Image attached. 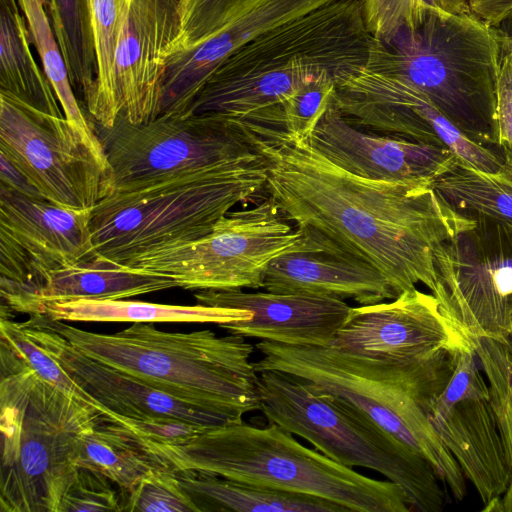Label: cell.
Here are the masks:
<instances>
[{
    "label": "cell",
    "instance_id": "cell-39",
    "mask_svg": "<svg viewBox=\"0 0 512 512\" xmlns=\"http://www.w3.org/2000/svg\"><path fill=\"white\" fill-rule=\"evenodd\" d=\"M140 438L160 444H179L207 428L173 417L132 419L124 425Z\"/></svg>",
    "mask_w": 512,
    "mask_h": 512
},
{
    "label": "cell",
    "instance_id": "cell-36",
    "mask_svg": "<svg viewBox=\"0 0 512 512\" xmlns=\"http://www.w3.org/2000/svg\"><path fill=\"white\" fill-rule=\"evenodd\" d=\"M335 91V80L316 77L281 104L282 123L289 132L307 137L312 133Z\"/></svg>",
    "mask_w": 512,
    "mask_h": 512
},
{
    "label": "cell",
    "instance_id": "cell-23",
    "mask_svg": "<svg viewBox=\"0 0 512 512\" xmlns=\"http://www.w3.org/2000/svg\"><path fill=\"white\" fill-rule=\"evenodd\" d=\"M174 287L170 278L139 272L96 254L53 271L35 296L31 315L40 314L42 304L50 301L118 300Z\"/></svg>",
    "mask_w": 512,
    "mask_h": 512
},
{
    "label": "cell",
    "instance_id": "cell-42",
    "mask_svg": "<svg viewBox=\"0 0 512 512\" xmlns=\"http://www.w3.org/2000/svg\"><path fill=\"white\" fill-rule=\"evenodd\" d=\"M494 27L512 37V10Z\"/></svg>",
    "mask_w": 512,
    "mask_h": 512
},
{
    "label": "cell",
    "instance_id": "cell-32",
    "mask_svg": "<svg viewBox=\"0 0 512 512\" xmlns=\"http://www.w3.org/2000/svg\"><path fill=\"white\" fill-rule=\"evenodd\" d=\"M487 379L491 404L512 467V351L490 338L471 339Z\"/></svg>",
    "mask_w": 512,
    "mask_h": 512
},
{
    "label": "cell",
    "instance_id": "cell-34",
    "mask_svg": "<svg viewBox=\"0 0 512 512\" xmlns=\"http://www.w3.org/2000/svg\"><path fill=\"white\" fill-rule=\"evenodd\" d=\"M0 343L12 350L25 364L39 376L63 392L83 401L100 411L111 422L115 417L80 388L59 366L56 360L40 348L22 329L19 322L1 316Z\"/></svg>",
    "mask_w": 512,
    "mask_h": 512
},
{
    "label": "cell",
    "instance_id": "cell-41",
    "mask_svg": "<svg viewBox=\"0 0 512 512\" xmlns=\"http://www.w3.org/2000/svg\"><path fill=\"white\" fill-rule=\"evenodd\" d=\"M503 495L499 500V512H512V477Z\"/></svg>",
    "mask_w": 512,
    "mask_h": 512
},
{
    "label": "cell",
    "instance_id": "cell-40",
    "mask_svg": "<svg viewBox=\"0 0 512 512\" xmlns=\"http://www.w3.org/2000/svg\"><path fill=\"white\" fill-rule=\"evenodd\" d=\"M470 0H435L436 7L449 13L470 12Z\"/></svg>",
    "mask_w": 512,
    "mask_h": 512
},
{
    "label": "cell",
    "instance_id": "cell-28",
    "mask_svg": "<svg viewBox=\"0 0 512 512\" xmlns=\"http://www.w3.org/2000/svg\"><path fill=\"white\" fill-rule=\"evenodd\" d=\"M431 187L455 211L512 228V181L501 173H485L457 160Z\"/></svg>",
    "mask_w": 512,
    "mask_h": 512
},
{
    "label": "cell",
    "instance_id": "cell-18",
    "mask_svg": "<svg viewBox=\"0 0 512 512\" xmlns=\"http://www.w3.org/2000/svg\"><path fill=\"white\" fill-rule=\"evenodd\" d=\"M182 0H130L118 39L101 122L147 123L160 114L166 63L181 32ZM96 124V123H95Z\"/></svg>",
    "mask_w": 512,
    "mask_h": 512
},
{
    "label": "cell",
    "instance_id": "cell-44",
    "mask_svg": "<svg viewBox=\"0 0 512 512\" xmlns=\"http://www.w3.org/2000/svg\"><path fill=\"white\" fill-rule=\"evenodd\" d=\"M42 1H43V3H44L45 7H47V5H48V1H49V0H42Z\"/></svg>",
    "mask_w": 512,
    "mask_h": 512
},
{
    "label": "cell",
    "instance_id": "cell-4",
    "mask_svg": "<svg viewBox=\"0 0 512 512\" xmlns=\"http://www.w3.org/2000/svg\"><path fill=\"white\" fill-rule=\"evenodd\" d=\"M0 360V511L60 512L80 469L84 438L109 420L1 343Z\"/></svg>",
    "mask_w": 512,
    "mask_h": 512
},
{
    "label": "cell",
    "instance_id": "cell-7",
    "mask_svg": "<svg viewBox=\"0 0 512 512\" xmlns=\"http://www.w3.org/2000/svg\"><path fill=\"white\" fill-rule=\"evenodd\" d=\"M262 355L253 362L259 373L281 372L318 394L338 398L424 456L453 496H466L465 476L432 425L427 406L448 383L452 372L438 368L418 374L381 370L331 346L286 345L260 340Z\"/></svg>",
    "mask_w": 512,
    "mask_h": 512
},
{
    "label": "cell",
    "instance_id": "cell-3",
    "mask_svg": "<svg viewBox=\"0 0 512 512\" xmlns=\"http://www.w3.org/2000/svg\"><path fill=\"white\" fill-rule=\"evenodd\" d=\"M48 324L85 355L133 376L226 423L260 409L254 346L238 334L209 329L165 332L134 323L114 334L83 330L46 316Z\"/></svg>",
    "mask_w": 512,
    "mask_h": 512
},
{
    "label": "cell",
    "instance_id": "cell-19",
    "mask_svg": "<svg viewBox=\"0 0 512 512\" xmlns=\"http://www.w3.org/2000/svg\"><path fill=\"white\" fill-rule=\"evenodd\" d=\"M305 138L337 166L375 180L431 184L459 160L443 146L357 128L341 113L333 96Z\"/></svg>",
    "mask_w": 512,
    "mask_h": 512
},
{
    "label": "cell",
    "instance_id": "cell-31",
    "mask_svg": "<svg viewBox=\"0 0 512 512\" xmlns=\"http://www.w3.org/2000/svg\"><path fill=\"white\" fill-rule=\"evenodd\" d=\"M88 2L97 74L93 90L84 101V106L91 120L99 124L107 106L116 47L130 0H88Z\"/></svg>",
    "mask_w": 512,
    "mask_h": 512
},
{
    "label": "cell",
    "instance_id": "cell-26",
    "mask_svg": "<svg viewBox=\"0 0 512 512\" xmlns=\"http://www.w3.org/2000/svg\"><path fill=\"white\" fill-rule=\"evenodd\" d=\"M18 0H0V91L50 115L63 117L56 93L31 51Z\"/></svg>",
    "mask_w": 512,
    "mask_h": 512
},
{
    "label": "cell",
    "instance_id": "cell-15",
    "mask_svg": "<svg viewBox=\"0 0 512 512\" xmlns=\"http://www.w3.org/2000/svg\"><path fill=\"white\" fill-rule=\"evenodd\" d=\"M469 341L433 294L414 288L390 302L352 308L330 346L384 371L414 374L440 365Z\"/></svg>",
    "mask_w": 512,
    "mask_h": 512
},
{
    "label": "cell",
    "instance_id": "cell-20",
    "mask_svg": "<svg viewBox=\"0 0 512 512\" xmlns=\"http://www.w3.org/2000/svg\"><path fill=\"white\" fill-rule=\"evenodd\" d=\"M19 323L80 388L115 417L116 423L126 425L132 419L173 417L205 427L226 425L208 412L85 355L57 333L44 314L31 315Z\"/></svg>",
    "mask_w": 512,
    "mask_h": 512
},
{
    "label": "cell",
    "instance_id": "cell-14",
    "mask_svg": "<svg viewBox=\"0 0 512 512\" xmlns=\"http://www.w3.org/2000/svg\"><path fill=\"white\" fill-rule=\"evenodd\" d=\"M435 252L444 315L470 339L512 332V228L481 215Z\"/></svg>",
    "mask_w": 512,
    "mask_h": 512
},
{
    "label": "cell",
    "instance_id": "cell-35",
    "mask_svg": "<svg viewBox=\"0 0 512 512\" xmlns=\"http://www.w3.org/2000/svg\"><path fill=\"white\" fill-rule=\"evenodd\" d=\"M121 495L123 511L199 512L179 483L174 469L151 473Z\"/></svg>",
    "mask_w": 512,
    "mask_h": 512
},
{
    "label": "cell",
    "instance_id": "cell-33",
    "mask_svg": "<svg viewBox=\"0 0 512 512\" xmlns=\"http://www.w3.org/2000/svg\"><path fill=\"white\" fill-rule=\"evenodd\" d=\"M270 0H182L174 51L191 48Z\"/></svg>",
    "mask_w": 512,
    "mask_h": 512
},
{
    "label": "cell",
    "instance_id": "cell-22",
    "mask_svg": "<svg viewBox=\"0 0 512 512\" xmlns=\"http://www.w3.org/2000/svg\"><path fill=\"white\" fill-rule=\"evenodd\" d=\"M263 288L271 293L352 299L361 305L397 297L389 280L376 267L318 243L274 258L266 268Z\"/></svg>",
    "mask_w": 512,
    "mask_h": 512
},
{
    "label": "cell",
    "instance_id": "cell-11",
    "mask_svg": "<svg viewBox=\"0 0 512 512\" xmlns=\"http://www.w3.org/2000/svg\"><path fill=\"white\" fill-rule=\"evenodd\" d=\"M315 245L268 197L228 212L199 239L149 251L124 265L170 278L188 290L259 289L274 258Z\"/></svg>",
    "mask_w": 512,
    "mask_h": 512
},
{
    "label": "cell",
    "instance_id": "cell-27",
    "mask_svg": "<svg viewBox=\"0 0 512 512\" xmlns=\"http://www.w3.org/2000/svg\"><path fill=\"white\" fill-rule=\"evenodd\" d=\"M79 466L101 473L121 493L151 473L173 469L133 431L107 420L84 438Z\"/></svg>",
    "mask_w": 512,
    "mask_h": 512
},
{
    "label": "cell",
    "instance_id": "cell-5",
    "mask_svg": "<svg viewBox=\"0 0 512 512\" xmlns=\"http://www.w3.org/2000/svg\"><path fill=\"white\" fill-rule=\"evenodd\" d=\"M275 423L207 428L179 444L144 440L174 470H194L327 500L345 511L410 512L405 492L298 442Z\"/></svg>",
    "mask_w": 512,
    "mask_h": 512
},
{
    "label": "cell",
    "instance_id": "cell-1",
    "mask_svg": "<svg viewBox=\"0 0 512 512\" xmlns=\"http://www.w3.org/2000/svg\"><path fill=\"white\" fill-rule=\"evenodd\" d=\"M265 161L268 197L286 220L320 245L366 261L396 295L438 290L435 252L474 223L428 183L375 180L337 166L282 120L243 119Z\"/></svg>",
    "mask_w": 512,
    "mask_h": 512
},
{
    "label": "cell",
    "instance_id": "cell-9",
    "mask_svg": "<svg viewBox=\"0 0 512 512\" xmlns=\"http://www.w3.org/2000/svg\"><path fill=\"white\" fill-rule=\"evenodd\" d=\"M259 393V410L269 423L338 463L381 473L405 492L411 511H443L445 494L431 463L363 412L274 370L259 372Z\"/></svg>",
    "mask_w": 512,
    "mask_h": 512
},
{
    "label": "cell",
    "instance_id": "cell-10",
    "mask_svg": "<svg viewBox=\"0 0 512 512\" xmlns=\"http://www.w3.org/2000/svg\"><path fill=\"white\" fill-rule=\"evenodd\" d=\"M111 171V193L139 190L259 161L243 119L221 113L159 115L133 124L94 123Z\"/></svg>",
    "mask_w": 512,
    "mask_h": 512
},
{
    "label": "cell",
    "instance_id": "cell-38",
    "mask_svg": "<svg viewBox=\"0 0 512 512\" xmlns=\"http://www.w3.org/2000/svg\"><path fill=\"white\" fill-rule=\"evenodd\" d=\"M99 472L80 468L60 512L123 511L121 491Z\"/></svg>",
    "mask_w": 512,
    "mask_h": 512
},
{
    "label": "cell",
    "instance_id": "cell-29",
    "mask_svg": "<svg viewBox=\"0 0 512 512\" xmlns=\"http://www.w3.org/2000/svg\"><path fill=\"white\" fill-rule=\"evenodd\" d=\"M18 3L27 21L31 43L38 53L42 68L56 93L65 118L99 155L106 158L94 122L76 98L43 1L18 0Z\"/></svg>",
    "mask_w": 512,
    "mask_h": 512
},
{
    "label": "cell",
    "instance_id": "cell-16",
    "mask_svg": "<svg viewBox=\"0 0 512 512\" xmlns=\"http://www.w3.org/2000/svg\"><path fill=\"white\" fill-rule=\"evenodd\" d=\"M341 113L359 129L443 146L465 165L501 173L503 156L470 140L414 85L362 68L337 81Z\"/></svg>",
    "mask_w": 512,
    "mask_h": 512
},
{
    "label": "cell",
    "instance_id": "cell-30",
    "mask_svg": "<svg viewBox=\"0 0 512 512\" xmlns=\"http://www.w3.org/2000/svg\"><path fill=\"white\" fill-rule=\"evenodd\" d=\"M49 20L75 94L83 103L93 90L97 60L88 0H49Z\"/></svg>",
    "mask_w": 512,
    "mask_h": 512
},
{
    "label": "cell",
    "instance_id": "cell-2",
    "mask_svg": "<svg viewBox=\"0 0 512 512\" xmlns=\"http://www.w3.org/2000/svg\"><path fill=\"white\" fill-rule=\"evenodd\" d=\"M374 38L363 0H335L266 31L229 56L185 114L251 118L281 106L308 81L335 83L366 67Z\"/></svg>",
    "mask_w": 512,
    "mask_h": 512
},
{
    "label": "cell",
    "instance_id": "cell-25",
    "mask_svg": "<svg viewBox=\"0 0 512 512\" xmlns=\"http://www.w3.org/2000/svg\"><path fill=\"white\" fill-rule=\"evenodd\" d=\"M191 499L204 511L344 512L327 500L273 490L194 470H175Z\"/></svg>",
    "mask_w": 512,
    "mask_h": 512
},
{
    "label": "cell",
    "instance_id": "cell-6",
    "mask_svg": "<svg viewBox=\"0 0 512 512\" xmlns=\"http://www.w3.org/2000/svg\"><path fill=\"white\" fill-rule=\"evenodd\" d=\"M496 27L473 14L430 8L413 29L373 41L365 69L404 80L424 92L470 140L497 145Z\"/></svg>",
    "mask_w": 512,
    "mask_h": 512
},
{
    "label": "cell",
    "instance_id": "cell-37",
    "mask_svg": "<svg viewBox=\"0 0 512 512\" xmlns=\"http://www.w3.org/2000/svg\"><path fill=\"white\" fill-rule=\"evenodd\" d=\"M496 76L497 145L503 154L501 174L512 181V37L499 29Z\"/></svg>",
    "mask_w": 512,
    "mask_h": 512
},
{
    "label": "cell",
    "instance_id": "cell-13",
    "mask_svg": "<svg viewBox=\"0 0 512 512\" xmlns=\"http://www.w3.org/2000/svg\"><path fill=\"white\" fill-rule=\"evenodd\" d=\"M0 156L43 197L92 210L111 192V171L65 118L37 110L0 91Z\"/></svg>",
    "mask_w": 512,
    "mask_h": 512
},
{
    "label": "cell",
    "instance_id": "cell-43",
    "mask_svg": "<svg viewBox=\"0 0 512 512\" xmlns=\"http://www.w3.org/2000/svg\"><path fill=\"white\" fill-rule=\"evenodd\" d=\"M505 344L512 351V332L506 337Z\"/></svg>",
    "mask_w": 512,
    "mask_h": 512
},
{
    "label": "cell",
    "instance_id": "cell-8",
    "mask_svg": "<svg viewBox=\"0 0 512 512\" xmlns=\"http://www.w3.org/2000/svg\"><path fill=\"white\" fill-rule=\"evenodd\" d=\"M263 157L238 167L111 193L91 212L96 252L125 264L149 251L207 235L240 202L265 188Z\"/></svg>",
    "mask_w": 512,
    "mask_h": 512
},
{
    "label": "cell",
    "instance_id": "cell-24",
    "mask_svg": "<svg viewBox=\"0 0 512 512\" xmlns=\"http://www.w3.org/2000/svg\"><path fill=\"white\" fill-rule=\"evenodd\" d=\"M40 314L60 321L82 322H176L224 324L248 320V310L196 305H170L132 300L73 299L45 302Z\"/></svg>",
    "mask_w": 512,
    "mask_h": 512
},
{
    "label": "cell",
    "instance_id": "cell-12",
    "mask_svg": "<svg viewBox=\"0 0 512 512\" xmlns=\"http://www.w3.org/2000/svg\"><path fill=\"white\" fill-rule=\"evenodd\" d=\"M91 212L0 185L1 316H30L35 296L53 271L98 254Z\"/></svg>",
    "mask_w": 512,
    "mask_h": 512
},
{
    "label": "cell",
    "instance_id": "cell-17",
    "mask_svg": "<svg viewBox=\"0 0 512 512\" xmlns=\"http://www.w3.org/2000/svg\"><path fill=\"white\" fill-rule=\"evenodd\" d=\"M427 413L483 504L501 497L510 483L512 467L471 339L455 351L452 375L428 404Z\"/></svg>",
    "mask_w": 512,
    "mask_h": 512
},
{
    "label": "cell",
    "instance_id": "cell-21",
    "mask_svg": "<svg viewBox=\"0 0 512 512\" xmlns=\"http://www.w3.org/2000/svg\"><path fill=\"white\" fill-rule=\"evenodd\" d=\"M199 304L250 311L248 320L220 324L229 333L297 346H330L352 307L341 299L241 289L199 290Z\"/></svg>",
    "mask_w": 512,
    "mask_h": 512
}]
</instances>
